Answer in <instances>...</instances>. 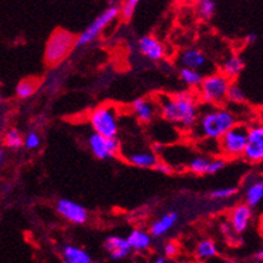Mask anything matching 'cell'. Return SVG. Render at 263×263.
Returning a JSON list of instances; mask_svg holds the SVG:
<instances>
[{
    "instance_id": "33",
    "label": "cell",
    "mask_w": 263,
    "mask_h": 263,
    "mask_svg": "<svg viewBox=\"0 0 263 263\" xmlns=\"http://www.w3.org/2000/svg\"><path fill=\"white\" fill-rule=\"evenodd\" d=\"M177 252H178V246L176 245V242H173V241H171V242H166L164 246V253L166 257L172 258L174 257V255L177 254Z\"/></svg>"
},
{
    "instance_id": "37",
    "label": "cell",
    "mask_w": 263,
    "mask_h": 263,
    "mask_svg": "<svg viewBox=\"0 0 263 263\" xmlns=\"http://www.w3.org/2000/svg\"><path fill=\"white\" fill-rule=\"evenodd\" d=\"M229 228H231V227H229V224H221V231L224 232V233H227L228 234L229 233Z\"/></svg>"
},
{
    "instance_id": "27",
    "label": "cell",
    "mask_w": 263,
    "mask_h": 263,
    "mask_svg": "<svg viewBox=\"0 0 263 263\" xmlns=\"http://www.w3.org/2000/svg\"><path fill=\"white\" fill-rule=\"evenodd\" d=\"M210 160L205 159V157H194L190 162H189V169H190L193 173L198 174V176H202V174H207V168H209Z\"/></svg>"
},
{
    "instance_id": "31",
    "label": "cell",
    "mask_w": 263,
    "mask_h": 263,
    "mask_svg": "<svg viewBox=\"0 0 263 263\" xmlns=\"http://www.w3.org/2000/svg\"><path fill=\"white\" fill-rule=\"evenodd\" d=\"M41 145V138L40 135H38V133H35V131H30V133H28L25 135V138H24V147L26 148V149H37L38 147Z\"/></svg>"
},
{
    "instance_id": "32",
    "label": "cell",
    "mask_w": 263,
    "mask_h": 263,
    "mask_svg": "<svg viewBox=\"0 0 263 263\" xmlns=\"http://www.w3.org/2000/svg\"><path fill=\"white\" fill-rule=\"evenodd\" d=\"M227 165V161L223 159H215V160H211V161L209 162V168H207V174H216L219 173L221 169L226 168Z\"/></svg>"
},
{
    "instance_id": "16",
    "label": "cell",
    "mask_w": 263,
    "mask_h": 263,
    "mask_svg": "<svg viewBox=\"0 0 263 263\" xmlns=\"http://www.w3.org/2000/svg\"><path fill=\"white\" fill-rule=\"evenodd\" d=\"M179 62L182 63L183 68L197 71L207 63V57L198 49H187L181 54Z\"/></svg>"
},
{
    "instance_id": "1",
    "label": "cell",
    "mask_w": 263,
    "mask_h": 263,
    "mask_svg": "<svg viewBox=\"0 0 263 263\" xmlns=\"http://www.w3.org/2000/svg\"><path fill=\"white\" fill-rule=\"evenodd\" d=\"M159 106L161 116L166 121L178 124L185 130H193L199 117L197 101L190 92L160 96Z\"/></svg>"
},
{
    "instance_id": "21",
    "label": "cell",
    "mask_w": 263,
    "mask_h": 263,
    "mask_svg": "<svg viewBox=\"0 0 263 263\" xmlns=\"http://www.w3.org/2000/svg\"><path fill=\"white\" fill-rule=\"evenodd\" d=\"M243 70V61L238 57V55H232L224 62L223 64V75L226 76L227 79H234L237 78L238 75L241 73V71Z\"/></svg>"
},
{
    "instance_id": "26",
    "label": "cell",
    "mask_w": 263,
    "mask_h": 263,
    "mask_svg": "<svg viewBox=\"0 0 263 263\" xmlns=\"http://www.w3.org/2000/svg\"><path fill=\"white\" fill-rule=\"evenodd\" d=\"M215 9H216V3H215L214 0H202V2L198 3L197 7L198 16H199L202 20L209 21L211 20L212 16H214Z\"/></svg>"
},
{
    "instance_id": "40",
    "label": "cell",
    "mask_w": 263,
    "mask_h": 263,
    "mask_svg": "<svg viewBox=\"0 0 263 263\" xmlns=\"http://www.w3.org/2000/svg\"><path fill=\"white\" fill-rule=\"evenodd\" d=\"M223 263H237V262H233V260H226V262Z\"/></svg>"
},
{
    "instance_id": "18",
    "label": "cell",
    "mask_w": 263,
    "mask_h": 263,
    "mask_svg": "<svg viewBox=\"0 0 263 263\" xmlns=\"http://www.w3.org/2000/svg\"><path fill=\"white\" fill-rule=\"evenodd\" d=\"M178 221V214L177 212H168V214L162 215L159 220H156L152 227H151V234L154 237H160L166 232L171 231Z\"/></svg>"
},
{
    "instance_id": "42",
    "label": "cell",
    "mask_w": 263,
    "mask_h": 263,
    "mask_svg": "<svg viewBox=\"0 0 263 263\" xmlns=\"http://www.w3.org/2000/svg\"><path fill=\"white\" fill-rule=\"evenodd\" d=\"M92 263H99V262H95V260H93V262Z\"/></svg>"
},
{
    "instance_id": "20",
    "label": "cell",
    "mask_w": 263,
    "mask_h": 263,
    "mask_svg": "<svg viewBox=\"0 0 263 263\" xmlns=\"http://www.w3.org/2000/svg\"><path fill=\"white\" fill-rule=\"evenodd\" d=\"M263 200V178L254 181L248 186L245 191V204L250 209L259 204Z\"/></svg>"
},
{
    "instance_id": "7",
    "label": "cell",
    "mask_w": 263,
    "mask_h": 263,
    "mask_svg": "<svg viewBox=\"0 0 263 263\" xmlns=\"http://www.w3.org/2000/svg\"><path fill=\"white\" fill-rule=\"evenodd\" d=\"M119 16V6L114 3H110V6L102 12L101 15H99L97 17L93 20V23L88 26L84 32L81 33L79 37H76L75 41V47H81L85 46V45L90 44L96 38L99 37L100 33L104 30V28H106L110 23L113 20H116Z\"/></svg>"
},
{
    "instance_id": "22",
    "label": "cell",
    "mask_w": 263,
    "mask_h": 263,
    "mask_svg": "<svg viewBox=\"0 0 263 263\" xmlns=\"http://www.w3.org/2000/svg\"><path fill=\"white\" fill-rule=\"evenodd\" d=\"M197 255L200 260L210 259L217 255V246L212 240H203L197 246Z\"/></svg>"
},
{
    "instance_id": "6",
    "label": "cell",
    "mask_w": 263,
    "mask_h": 263,
    "mask_svg": "<svg viewBox=\"0 0 263 263\" xmlns=\"http://www.w3.org/2000/svg\"><path fill=\"white\" fill-rule=\"evenodd\" d=\"M249 127L246 124H234L233 127L219 140L220 152L226 155L227 157H240L245 152L246 144H248Z\"/></svg>"
},
{
    "instance_id": "41",
    "label": "cell",
    "mask_w": 263,
    "mask_h": 263,
    "mask_svg": "<svg viewBox=\"0 0 263 263\" xmlns=\"http://www.w3.org/2000/svg\"><path fill=\"white\" fill-rule=\"evenodd\" d=\"M260 176H262V178H263V168H262V171H260Z\"/></svg>"
},
{
    "instance_id": "34",
    "label": "cell",
    "mask_w": 263,
    "mask_h": 263,
    "mask_svg": "<svg viewBox=\"0 0 263 263\" xmlns=\"http://www.w3.org/2000/svg\"><path fill=\"white\" fill-rule=\"evenodd\" d=\"M155 169H156L157 172H160V173L162 174H172L173 173V168H172V165L168 164V162H162V161H159L156 164V166H155Z\"/></svg>"
},
{
    "instance_id": "14",
    "label": "cell",
    "mask_w": 263,
    "mask_h": 263,
    "mask_svg": "<svg viewBox=\"0 0 263 263\" xmlns=\"http://www.w3.org/2000/svg\"><path fill=\"white\" fill-rule=\"evenodd\" d=\"M126 159L131 165L136 166V168L143 169H151L156 166L159 162V157L155 154L154 151H138V152H130L126 155Z\"/></svg>"
},
{
    "instance_id": "35",
    "label": "cell",
    "mask_w": 263,
    "mask_h": 263,
    "mask_svg": "<svg viewBox=\"0 0 263 263\" xmlns=\"http://www.w3.org/2000/svg\"><path fill=\"white\" fill-rule=\"evenodd\" d=\"M255 40H257V35H255V34L246 35V42H248V44H253Z\"/></svg>"
},
{
    "instance_id": "13",
    "label": "cell",
    "mask_w": 263,
    "mask_h": 263,
    "mask_svg": "<svg viewBox=\"0 0 263 263\" xmlns=\"http://www.w3.org/2000/svg\"><path fill=\"white\" fill-rule=\"evenodd\" d=\"M104 248L113 260H121L130 254V246L126 238L121 236H110L105 240Z\"/></svg>"
},
{
    "instance_id": "23",
    "label": "cell",
    "mask_w": 263,
    "mask_h": 263,
    "mask_svg": "<svg viewBox=\"0 0 263 263\" xmlns=\"http://www.w3.org/2000/svg\"><path fill=\"white\" fill-rule=\"evenodd\" d=\"M38 88V83L34 79H24L16 87V95L20 99H29L35 93Z\"/></svg>"
},
{
    "instance_id": "24",
    "label": "cell",
    "mask_w": 263,
    "mask_h": 263,
    "mask_svg": "<svg viewBox=\"0 0 263 263\" xmlns=\"http://www.w3.org/2000/svg\"><path fill=\"white\" fill-rule=\"evenodd\" d=\"M179 78L189 87H199L203 81V76L198 71L189 70V68H183V67L179 71Z\"/></svg>"
},
{
    "instance_id": "11",
    "label": "cell",
    "mask_w": 263,
    "mask_h": 263,
    "mask_svg": "<svg viewBox=\"0 0 263 263\" xmlns=\"http://www.w3.org/2000/svg\"><path fill=\"white\" fill-rule=\"evenodd\" d=\"M138 49L151 61H161L165 57L164 45L154 35H143L138 41Z\"/></svg>"
},
{
    "instance_id": "28",
    "label": "cell",
    "mask_w": 263,
    "mask_h": 263,
    "mask_svg": "<svg viewBox=\"0 0 263 263\" xmlns=\"http://www.w3.org/2000/svg\"><path fill=\"white\" fill-rule=\"evenodd\" d=\"M139 2L138 0H126L119 6V15L123 20H130L136 11Z\"/></svg>"
},
{
    "instance_id": "12",
    "label": "cell",
    "mask_w": 263,
    "mask_h": 263,
    "mask_svg": "<svg viewBox=\"0 0 263 263\" xmlns=\"http://www.w3.org/2000/svg\"><path fill=\"white\" fill-rule=\"evenodd\" d=\"M231 228L236 233H242L248 229L250 220H252V209L248 204H238L236 205L232 211L231 217Z\"/></svg>"
},
{
    "instance_id": "10",
    "label": "cell",
    "mask_w": 263,
    "mask_h": 263,
    "mask_svg": "<svg viewBox=\"0 0 263 263\" xmlns=\"http://www.w3.org/2000/svg\"><path fill=\"white\" fill-rule=\"evenodd\" d=\"M57 211L62 217L73 224H84L88 219V211L84 205L70 199H59L57 203Z\"/></svg>"
},
{
    "instance_id": "9",
    "label": "cell",
    "mask_w": 263,
    "mask_h": 263,
    "mask_svg": "<svg viewBox=\"0 0 263 263\" xmlns=\"http://www.w3.org/2000/svg\"><path fill=\"white\" fill-rule=\"evenodd\" d=\"M242 156L250 162H263V126L249 128L248 144Z\"/></svg>"
},
{
    "instance_id": "3",
    "label": "cell",
    "mask_w": 263,
    "mask_h": 263,
    "mask_svg": "<svg viewBox=\"0 0 263 263\" xmlns=\"http://www.w3.org/2000/svg\"><path fill=\"white\" fill-rule=\"evenodd\" d=\"M76 37L66 29H57L52 32L46 42L45 49V62L50 66H57L64 61L71 50L75 47Z\"/></svg>"
},
{
    "instance_id": "2",
    "label": "cell",
    "mask_w": 263,
    "mask_h": 263,
    "mask_svg": "<svg viewBox=\"0 0 263 263\" xmlns=\"http://www.w3.org/2000/svg\"><path fill=\"white\" fill-rule=\"evenodd\" d=\"M236 124V117L227 109L212 107L198 117L193 135L198 139L220 140Z\"/></svg>"
},
{
    "instance_id": "5",
    "label": "cell",
    "mask_w": 263,
    "mask_h": 263,
    "mask_svg": "<svg viewBox=\"0 0 263 263\" xmlns=\"http://www.w3.org/2000/svg\"><path fill=\"white\" fill-rule=\"evenodd\" d=\"M229 85L231 80L223 73H212L207 78H203L202 84L199 85L200 99L204 104L209 105L221 104L227 99Z\"/></svg>"
},
{
    "instance_id": "39",
    "label": "cell",
    "mask_w": 263,
    "mask_h": 263,
    "mask_svg": "<svg viewBox=\"0 0 263 263\" xmlns=\"http://www.w3.org/2000/svg\"><path fill=\"white\" fill-rule=\"evenodd\" d=\"M154 263H166V260H165L162 257H160V258H157Z\"/></svg>"
},
{
    "instance_id": "4",
    "label": "cell",
    "mask_w": 263,
    "mask_h": 263,
    "mask_svg": "<svg viewBox=\"0 0 263 263\" xmlns=\"http://www.w3.org/2000/svg\"><path fill=\"white\" fill-rule=\"evenodd\" d=\"M89 123L93 128V133L101 135L104 138L114 139L118 135V119L117 111L113 106L96 107L89 116Z\"/></svg>"
},
{
    "instance_id": "17",
    "label": "cell",
    "mask_w": 263,
    "mask_h": 263,
    "mask_svg": "<svg viewBox=\"0 0 263 263\" xmlns=\"http://www.w3.org/2000/svg\"><path fill=\"white\" fill-rule=\"evenodd\" d=\"M63 263H92V258L85 250L75 245H64L62 249Z\"/></svg>"
},
{
    "instance_id": "19",
    "label": "cell",
    "mask_w": 263,
    "mask_h": 263,
    "mask_svg": "<svg viewBox=\"0 0 263 263\" xmlns=\"http://www.w3.org/2000/svg\"><path fill=\"white\" fill-rule=\"evenodd\" d=\"M126 241H127L130 249L140 252V250H145L151 246V234L142 229H134L126 237Z\"/></svg>"
},
{
    "instance_id": "38",
    "label": "cell",
    "mask_w": 263,
    "mask_h": 263,
    "mask_svg": "<svg viewBox=\"0 0 263 263\" xmlns=\"http://www.w3.org/2000/svg\"><path fill=\"white\" fill-rule=\"evenodd\" d=\"M3 161H4V151L3 148H0V166H2Z\"/></svg>"
},
{
    "instance_id": "30",
    "label": "cell",
    "mask_w": 263,
    "mask_h": 263,
    "mask_svg": "<svg viewBox=\"0 0 263 263\" xmlns=\"http://www.w3.org/2000/svg\"><path fill=\"white\" fill-rule=\"evenodd\" d=\"M227 99L233 102V104H243L245 102V93L242 92V89L238 85L231 84L228 92H227Z\"/></svg>"
},
{
    "instance_id": "15",
    "label": "cell",
    "mask_w": 263,
    "mask_h": 263,
    "mask_svg": "<svg viewBox=\"0 0 263 263\" xmlns=\"http://www.w3.org/2000/svg\"><path fill=\"white\" fill-rule=\"evenodd\" d=\"M133 111L138 121L142 123H149L156 116V106L147 99H136L133 102Z\"/></svg>"
},
{
    "instance_id": "25",
    "label": "cell",
    "mask_w": 263,
    "mask_h": 263,
    "mask_svg": "<svg viewBox=\"0 0 263 263\" xmlns=\"http://www.w3.org/2000/svg\"><path fill=\"white\" fill-rule=\"evenodd\" d=\"M4 144L11 149H18L24 145V138L17 128H9L4 136Z\"/></svg>"
},
{
    "instance_id": "8",
    "label": "cell",
    "mask_w": 263,
    "mask_h": 263,
    "mask_svg": "<svg viewBox=\"0 0 263 263\" xmlns=\"http://www.w3.org/2000/svg\"><path fill=\"white\" fill-rule=\"evenodd\" d=\"M88 145H89L92 154L100 160L113 159L121 151V142L117 138L109 139V138H104L95 133L90 134V136L88 138Z\"/></svg>"
},
{
    "instance_id": "36",
    "label": "cell",
    "mask_w": 263,
    "mask_h": 263,
    "mask_svg": "<svg viewBox=\"0 0 263 263\" xmlns=\"http://www.w3.org/2000/svg\"><path fill=\"white\" fill-rule=\"evenodd\" d=\"M255 259L259 260V262H263V249L255 254Z\"/></svg>"
},
{
    "instance_id": "29",
    "label": "cell",
    "mask_w": 263,
    "mask_h": 263,
    "mask_svg": "<svg viewBox=\"0 0 263 263\" xmlns=\"http://www.w3.org/2000/svg\"><path fill=\"white\" fill-rule=\"evenodd\" d=\"M237 194V187H221V189H216V190H212L210 193V198L211 199H216V200H223V199H229V198L234 197Z\"/></svg>"
}]
</instances>
